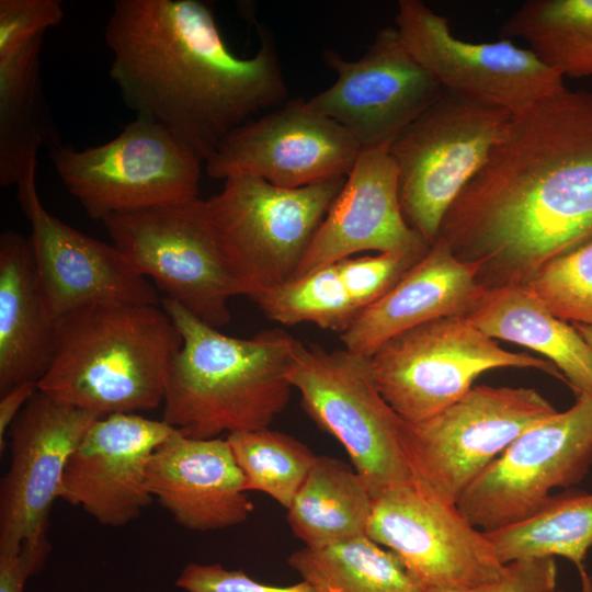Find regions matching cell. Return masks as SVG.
I'll list each match as a JSON object with an SVG mask.
<instances>
[{"label": "cell", "mask_w": 592, "mask_h": 592, "mask_svg": "<svg viewBox=\"0 0 592 592\" xmlns=\"http://www.w3.org/2000/svg\"><path fill=\"white\" fill-rule=\"evenodd\" d=\"M562 77L592 76V0H527L500 27Z\"/></svg>", "instance_id": "28"}, {"label": "cell", "mask_w": 592, "mask_h": 592, "mask_svg": "<svg viewBox=\"0 0 592 592\" xmlns=\"http://www.w3.org/2000/svg\"><path fill=\"white\" fill-rule=\"evenodd\" d=\"M369 367L383 398L406 421L452 406L488 369L530 367L563 379L551 362L501 349L462 316L435 319L390 339L369 357Z\"/></svg>", "instance_id": "9"}, {"label": "cell", "mask_w": 592, "mask_h": 592, "mask_svg": "<svg viewBox=\"0 0 592 592\" xmlns=\"http://www.w3.org/2000/svg\"><path fill=\"white\" fill-rule=\"evenodd\" d=\"M366 536L395 553L421 588L471 589L504 569L485 532L412 478L374 498Z\"/></svg>", "instance_id": "13"}, {"label": "cell", "mask_w": 592, "mask_h": 592, "mask_svg": "<svg viewBox=\"0 0 592 592\" xmlns=\"http://www.w3.org/2000/svg\"><path fill=\"white\" fill-rule=\"evenodd\" d=\"M555 557H530L504 565L501 577L491 583L465 590L421 588L420 592H555Z\"/></svg>", "instance_id": "36"}, {"label": "cell", "mask_w": 592, "mask_h": 592, "mask_svg": "<svg viewBox=\"0 0 592 592\" xmlns=\"http://www.w3.org/2000/svg\"><path fill=\"white\" fill-rule=\"evenodd\" d=\"M288 379L305 412L340 442L374 498L411 479L399 442L400 417L378 391L369 357L298 340Z\"/></svg>", "instance_id": "11"}, {"label": "cell", "mask_w": 592, "mask_h": 592, "mask_svg": "<svg viewBox=\"0 0 592 592\" xmlns=\"http://www.w3.org/2000/svg\"><path fill=\"white\" fill-rule=\"evenodd\" d=\"M555 592H566V591H555Z\"/></svg>", "instance_id": "40"}, {"label": "cell", "mask_w": 592, "mask_h": 592, "mask_svg": "<svg viewBox=\"0 0 592 592\" xmlns=\"http://www.w3.org/2000/svg\"><path fill=\"white\" fill-rule=\"evenodd\" d=\"M465 318L492 339L547 356L578 396L592 395L590 346L572 325L554 316L525 286L487 288Z\"/></svg>", "instance_id": "24"}, {"label": "cell", "mask_w": 592, "mask_h": 592, "mask_svg": "<svg viewBox=\"0 0 592 592\" xmlns=\"http://www.w3.org/2000/svg\"><path fill=\"white\" fill-rule=\"evenodd\" d=\"M420 259L395 252L346 258L335 263L360 311L387 294Z\"/></svg>", "instance_id": "33"}, {"label": "cell", "mask_w": 592, "mask_h": 592, "mask_svg": "<svg viewBox=\"0 0 592 592\" xmlns=\"http://www.w3.org/2000/svg\"><path fill=\"white\" fill-rule=\"evenodd\" d=\"M59 0H0V57L64 19Z\"/></svg>", "instance_id": "34"}, {"label": "cell", "mask_w": 592, "mask_h": 592, "mask_svg": "<svg viewBox=\"0 0 592 592\" xmlns=\"http://www.w3.org/2000/svg\"><path fill=\"white\" fill-rule=\"evenodd\" d=\"M345 178L283 189L239 175L203 198L207 223L246 296L294 277Z\"/></svg>", "instance_id": "5"}, {"label": "cell", "mask_w": 592, "mask_h": 592, "mask_svg": "<svg viewBox=\"0 0 592 592\" xmlns=\"http://www.w3.org/2000/svg\"><path fill=\"white\" fill-rule=\"evenodd\" d=\"M49 551L48 539L0 551V592H23L26 580L42 570Z\"/></svg>", "instance_id": "37"}, {"label": "cell", "mask_w": 592, "mask_h": 592, "mask_svg": "<svg viewBox=\"0 0 592 592\" xmlns=\"http://www.w3.org/2000/svg\"><path fill=\"white\" fill-rule=\"evenodd\" d=\"M37 391V383H22L1 395L0 399V451L7 446L5 435L29 400Z\"/></svg>", "instance_id": "38"}, {"label": "cell", "mask_w": 592, "mask_h": 592, "mask_svg": "<svg viewBox=\"0 0 592 592\" xmlns=\"http://www.w3.org/2000/svg\"><path fill=\"white\" fill-rule=\"evenodd\" d=\"M146 476L151 496L191 531L235 526L253 511L227 439H194L174 430L151 454Z\"/></svg>", "instance_id": "21"}, {"label": "cell", "mask_w": 592, "mask_h": 592, "mask_svg": "<svg viewBox=\"0 0 592 592\" xmlns=\"http://www.w3.org/2000/svg\"><path fill=\"white\" fill-rule=\"evenodd\" d=\"M251 299L266 318L281 325L308 322L340 334L360 312L335 263L264 289Z\"/></svg>", "instance_id": "31"}, {"label": "cell", "mask_w": 592, "mask_h": 592, "mask_svg": "<svg viewBox=\"0 0 592 592\" xmlns=\"http://www.w3.org/2000/svg\"><path fill=\"white\" fill-rule=\"evenodd\" d=\"M183 592H322L301 580L292 585H271L249 577L242 569L231 570L219 563H187L175 580Z\"/></svg>", "instance_id": "35"}, {"label": "cell", "mask_w": 592, "mask_h": 592, "mask_svg": "<svg viewBox=\"0 0 592 592\" xmlns=\"http://www.w3.org/2000/svg\"><path fill=\"white\" fill-rule=\"evenodd\" d=\"M361 151L349 130L294 98L229 133L205 168L216 180L250 175L298 189L346 177Z\"/></svg>", "instance_id": "16"}, {"label": "cell", "mask_w": 592, "mask_h": 592, "mask_svg": "<svg viewBox=\"0 0 592 592\" xmlns=\"http://www.w3.org/2000/svg\"><path fill=\"white\" fill-rule=\"evenodd\" d=\"M571 325L580 333L592 351V326L578 322H572Z\"/></svg>", "instance_id": "39"}, {"label": "cell", "mask_w": 592, "mask_h": 592, "mask_svg": "<svg viewBox=\"0 0 592 592\" xmlns=\"http://www.w3.org/2000/svg\"><path fill=\"white\" fill-rule=\"evenodd\" d=\"M322 592H420L398 556L366 535L325 547H304L287 559Z\"/></svg>", "instance_id": "29"}, {"label": "cell", "mask_w": 592, "mask_h": 592, "mask_svg": "<svg viewBox=\"0 0 592 592\" xmlns=\"http://www.w3.org/2000/svg\"><path fill=\"white\" fill-rule=\"evenodd\" d=\"M43 36L0 57V185L20 184L36 172L41 149L62 144L43 90Z\"/></svg>", "instance_id": "25"}, {"label": "cell", "mask_w": 592, "mask_h": 592, "mask_svg": "<svg viewBox=\"0 0 592 592\" xmlns=\"http://www.w3.org/2000/svg\"><path fill=\"white\" fill-rule=\"evenodd\" d=\"M246 491H260L288 509L317 455L280 431L264 428L227 434Z\"/></svg>", "instance_id": "30"}, {"label": "cell", "mask_w": 592, "mask_h": 592, "mask_svg": "<svg viewBox=\"0 0 592 592\" xmlns=\"http://www.w3.org/2000/svg\"><path fill=\"white\" fill-rule=\"evenodd\" d=\"M510 114L444 91L389 145L402 214L430 246L451 205L486 163Z\"/></svg>", "instance_id": "8"}, {"label": "cell", "mask_w": 592, "mask_h": 592, "mask_svg": "<svg viewBox=\"0 0 592 592\" xmlns=\"http://www.w3.org/2000/svg\"><path fill=\"white\" fill-rule=\"evenodd\" d=\"M48 157L66 190L95 220L198 197L202 159L160 123L144 116L107 143Z\"/></svg>", "instance_id": "7"}, {"label": "cell", "mask_w": 592, "mask_h": 592, "mask_svg": "<svg viewBox=\"0 0 592 592\" xmlns=\"http://www.w3.org/2000/svg\"><path fill=\"white\" fill-rule=\"evenodd\" d=\"M183 343L169 374L162 420L185 436L270 428L288 403L298 340L282 329L235 338L163 297Z\"/></svg>", "instance_id": "3"}, {"label": "cell", "mask_w": 592, "mask_h": 592, "mask_svg": "<svg viewBox=\"0 0 592 592\" xmlns=\"http://www.w3.org/2000/svg\"><path fill=\"white\" fill-rule=\"evenodd\" d=\"M429 249L430 244L402 214L398 170L389 146L362 149L294 277L362 251L421 259Z\"/></svg>", "instance_id": "20"}, {"label": "cell", "mask_w": 592, "mask_h": 592, "mask_svg": "<svg viewBox=\"0 0 592 592\" xmlns=\"http://www.w3.org/2000/svg\"><path fill=\"white\" fill-rule=\"evenodd\" d=\"M486 535L503 565L522 558L560 556L578 569L582 591L592 592L584 568L592 546V493L570 490L551 496L535 515Z\"/></svg>", "instance_id": "27"}, {"label": "cell", "mask_w": 592, "mask_h": 592, "mask_svg": "<svg viewBox=\"0 0 592 592\" xmlns=\"http://www.w3.org/2000/svg\"><path fill=\"white\" fill-rule=\"evenodd\" d=\"M556 412L533 388L475 386L428 419L400 418L399 442L411 478L437 499L457 504L519 435Z\"/></svg>", "instance_id": "6"}, {"label": "cell", "mask_w": 592, "mask_h": 592, "mask_svg": "<svg viewBox=\"0 0 592 592\" xmlns=\"http://www.w3.org/2000/svg\"><path fill=\"white\" fill-rule=\"evenodd\" d=\"M486 287L525 285L592 240V91L567 88L511 113L439 232Z\"/></svg>", "instance_id": "1"}, {"label": "cell", "mask_w": 592, "mask_h": 592, "mask_svg": "<svg viewBox=\"0 0 592 592\" xmlns=\"http://www.w3.org/2000/svg\"><path fill=\"white\" fill-rule=\"evenodd\" d=\"M56 321L41 289L30 240L16 231L0 236V395L38 383L56 346Z\"/></svg>", "instance_id": "23"}, {"label": "cell", "mask_w": 592, "mask_h": 592, "mask_svg": "<svg viewBox=\"0 0 592 592\" xmlns=\"http://www.w3.org/2000/svg\"><path fill=\"white\" fill-rule=\"evenodd\" d=\"M482 263L463 261L441 237L383 297L340 334L345 350L371 357L390 339L429 321L465 315L487 289Z\"/></svg>", "instance_id": "22"}, {"label": "cell", "mask_w": 592, "mask_h": 592, "mask_svg": "<svg viewBox=\"0 0 592 592\" xmlns=\"http://www.w3.org/2000/svg\"><path fill=\"white\" fill-rule=\"evenodd\" d=\"M523 286L557 318L592 326V240L548 261Z\"/></svg>", "instance_id": "32"}, {"label": "cell", "mask_w": 592, "mask_h": 592, "mask_svg": "<svg viewBox=\"0 0 592 592\" xmlns=\"http://www.w3.org/2000/svg\"><path fill=\"white\" fill-rule=\"evenodd\" d=\"M322 58L335 80L307 104L349 130L362 149L389 146L444 93L406 48L395 26L378 30L356 60L330 48Z\"/></svg>", "instance_id": "15"}, {"label": "cell", "mask_w": 592, "mask_h": 592, "mask_svg": "<svg viewBox=\"0 0 592 592\" xmlns=\"http://www.w3.org/2000/svg\"><path fill=\"white\" fill-rule=\"evenodd\" d=\"M56 330L39 391L100 418L163 403L183 339L162 306L91 304L60 317Z\"/></svg>", "instance_id": "4"}, {"label": "cell", "mask_w": 592, "mask_h": 592, "mask_svg": "<svg viewBox=\"0 0 592 592\" xmlns=\"http://www.w3.org/2000/svg\"><path fill=\"white\" fill-rule=\"evenodd\" d=\"M250 58L224 41L198 0H115L104 29L110 78L126 106L156 121L203 161L234 129L288 98L275 42L258 24Z\"/></svg>", "instance_id": "2"}, {"label": "cell", "mask_w": 592, "mask_h": 592, "mask_svg": "<svg viewBox=\"0 0 592 592\" xmlns=\"http://www.w3.org/2000/svg\"><path fill=\"white\" fill-rule=\"evenodd\" d=\"M592 465V395L519 435L467 488L457 508L494 532L539 512L554 488L579 483Z\"/></svg>", "instance_id": "12"}, {"label": "cell", "mask_w": 592, "mask_h": 592, "mask_svg": "<svg viewBox=\"0 0 592 592\" xmlns=\"http://www.w3.org/2000/svg\"><path fill=\"white\" fill-rule=\"evenodd\" d=\"M174 430L162 419L137 413L98 418L67 462L59 499L80 506L101 525L129 524L152 502L147 465Z\"/></svg>", "instance_id": "19"}, {"label": "cell", "mask_w": 592, "mask_h": 592, "mask_svg": "<svg viewBox=\"0 0 592 592\" xmlns=\"http://www.w3.org/2000/svg\"><path fill=\"white\" fill-rule=\"evenodd\" d=\"M374 497L364 478L341 459L317 456L287 509V522L306 547L366 535Z\"/></svg>", "instance_id": "26"}, {"label": "cell", "mask_w": 592, "mask_h": 592, "mask_svg": "<svg viewBox=\"0 0 592 592\" xmlns=\"http://www.w3.org/2000/svg\"><path fill=\"white\" fill-rule=\"evenodd\" d=\"M113 244L158 288L215 328L246 291L207 223L203 198L115 214L102 220Z\"/></svg>", "instance_id": "10"}, {"label": "cell", "mask_w": 592, "mask_h": 592, "mask_svg": "<svg viewBox=\"0 0 592 592\" xmlns=\"http://www.w3.org/2000/svg\"><path fill=\"white\" fill-rule=\"evenodd\" d=\"M98 417L38 390L9 429L10 466L0 485V551L47 539L67 462Z\"/></svg>", "instance_id": "17"}, {"label": "cell", "mask_w": 592, "mask_h": 592, "mask_svg": "<svg viewBox=\"0 0 592 592\" xmlns=\"http://www.w3.org/2000/svg\"><path fill=\"white\" fill-rule=\"evenodd\" d=\"M395 22L406 48L449 93L515 113L566 88L531 49L458 38L421 0H400Z\"/></svg>", "instance_id": "14"}, {"label": "cell", "mask_w": 592, "mask_h": 592, "mask_svg": "<svg viewBox=\"0 0 592 592\" xmlns=\"http://www.w3.org/2000/svg\"><path fill=\"white\" fill-rule=\"evenodd\" d=\"M16 196L30 223L37 280L56 322L96 303L159 305L155 286L119 249L72 228L44 207L35 173L18 184Z\"/></svg>", "instance_id": "18"}]
</instances>
